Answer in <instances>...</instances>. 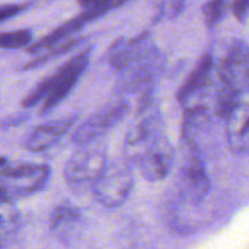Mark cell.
<instances>
[{
	"instance_id": "1",
	"label": "cell",
	"mask_w": 249,
	"mask_h": 249,
	"mask_svg": "<svg viewBox=\"0 0 249 249\" xmlns=\"http://www.w3.org/2000/svg\"><path fill=\"white\" fill-rule=\"evenodd\" d=\"M92 48H83L73 58L67 60L63 66L57 69L55 73L42 79L22 101L23 108H32L39 101H42L39 114L47 115L58 107V104L67 98V95L77 85L79 79L85 73Z\"/></svg>"
},
{
	"instance_id": "2",
	"label": "cell",
	"mask_w": 249,
	"mask_h": 249,
	"mask_svg": "<svg viewBox=\"0 0 249 249\" xmlns=\"http://www.w3.org/2000/svg\"><path fill=\"white\" fill-rule=\"evenodd\" d=\"M50 174V168L39 163L0 168V201L13 203L41 191Z\"/></svg>"
},
{
	"instance_id": "3",
	"label": "cell",
	"mask_w": 249,
	"mask_h": 249,
	"mask_svg": "<svg viewBox=\"0 0 249 249\" xmlns=\"http://www.w3.org/2000/svg\"><path fill=\"white\" fill-rule=\"evenodd\" d=\"M165 136V124L158 107L152 102L139 108V117L125 137V160L136 165L139 159Z\"/></svg>"
},
{
	"instance_id": "4",
	"label": "cell",
	"mask_w": 249,
	"mask_h": 249,
	"mask_svg": "<svg viewBox=\"0 0 249 249\" xmlns=\"http://www.w3.org/2000/svg\"><path fill=\"white\" fill-rule=\"evenodd\" d=\"M166 66V58L162 51L153 44L137 58H134L123 71L118 73L117 92L136 93L152 89L158 77Z\"/></svg>"
},
{
	"instance_id": "5",
	"label": "cell",
	"mask_w": 249,
	"mask_h": 249,
	"mask_svg": "<svg viewBox=\"0 0 249 249\" xmlns=\"http://www.w3.org/2000/svg\"><path fill=\"white\" fill-rule=\"evenodd\" d=\"M134 188V175L131 163L127 160H115L107 163L102 174L93 184L95 198L108 209L123 206Z\"/></svg>"
},
{
	"instance_id": "6",
	"label": "cell",
	"mask_w": 249,
	"mask_h": 249,
	"mask_svg": "<svg viewBox=\"0 0 249 249\" xmlns=\"http://www.w3.org/2000/svg\"><path fill=\"white\" fill-rule=\"evenodd\" d=\"M107 163L108 160L104 149L89 144L83 146V149L73 153L66 163L64 178L67 185L73 191L92 188Z\"/></svg>"
},
{
	"instance_id": "7",
	"label": "cell",
	"mask_w": 249,
	"mask_h": 249,
	"mask_svg": "<svg viewBox=\"0 0 249 249\" xmlns=\"http://www.w3.org/2000/svg\"><path fill=\"white\" fill-rule=\"evenodd\" d=\"M128 111L130 105L127 101H117L114 104L105 105L76 128L73 134V143L86 146L96 142L109 130H112L128 114Z\"/></svg>"
},
{
	"instance_id": "8",
	"label": "cell",
	"mask_w": 249,
	"mask_h": 249,
	"mask_svg": "<svg viewBox=\"0 0 249 249\" xmlns=\"http://www.w3.org/2000/svg\"><path fill=\"white\" fill-rule=\"evenodd\" d=\"M191 153L185 159L179 177H178V187L181 196L193 203V204H200L204 201L210 191V179L206 172L203 159L200 156V152L197 147L188 146Z\"/></svg>"
},
{
	"instance_id": "9",
	"label": "cell",
	"mask_w": 249,
	"mask_h": 249,
	"mask_svg": "<svg viewBox=\"0 0 249 249\" xmlns=\"http://www.w3.org/2000/svg\"><path fill=\"white\" fill-rule=\"evenodd\" d=\"M143 178L150 182L162 181L168 177L174 165V147L165 136L155 143L136 163Z\"/></svg>"
},
{
	"instance_id": "10",
	"label": "cell",
	"mask_w": 249,
	"mask_h": 249,
	"mask_svg": "<svg viewBox=\"0 0 249 249\" xmlns=\"http://www.w3.org/2000/svg\"><path fill=\"white\" fill-rule=\"evenodd\" d=\"M109 10L104 6H95V7H89V9H83V12L74 18H71L70 20L61 23L60 26H57L55 29H53L50 34H47L44 38H41L39 41L34 42L31 47H26V51L29 53H38L41 50H47L55 44H60L63 41H66L70 35L79 32L85 25H88L89 22L101 18L102 15L108 13Z\"/></svg>"
},
{
	"instance_id": "11",
	"label": "cell",
	"mask_w": 249,
	"mask_h": 249,
	"mask_svg": "<svg viewBox=\"0 0 249 249\" xmlns=\"http://www.w3.org/2000/svg\"><path fill=\"white\" fill-rule=\"evenodd\" d=\"M226 140L231 150L236 155H247L249 149V108L244 99L226 118Z\"/></svg>"
},
{
	"instance_id": "12",
	"label": "cell",
	"mask_w": 249,
	"mask_h": 249,
	"mask_svg": "<svg viewBox=\"0 0 249 249\" xmlns=\"http://www.w3.org/2000/svg\"><path fill=\"white\" fill-rule=\"evenodd\" d=\"M74 123H76L74 115L45 123V124L36 127L28 136V139L25 142V147L29 152H35V153L44 152V150L53 147L61 137H64L70 131V128L74 125Z\"/></svg>"
},
{
	"instance_id": "13",
	"label": "cell",
	"mask_w": 249,
	"mask_h": 249,
	"mask_svg": "<svg viewBox=\"0 0 249 249\" xmlns=\"http://www.w3.org/2000/svg\"><path fill=\"white\" fill-rule=\"evenodd\" d=\"M213 66H214V58L210 53H207L200 58L194 70L188 74V77L185 79V82L177 92V99L184 107H187L193 101V98L198 95L201 89L206 88L207 82L210 80Z\"/></svg>"
},
{
	"instance_id": "14",
	"label": "cell",
	"mask_w": 249,
	"mask_h": 249,
	"mask_svg": "<svg viewBox=\"0 0 249 249\" xmlns=\"http://www.w3.org/2000/svg\"><path fill=\"white\" fill-rule=\"evenodd\" d=\"M82 223V213L77 207L61 203L50 214V231L60 239H67L74 235Z\"/></svg>"
},
{
	"instance_id": "15",
	"label": "cell",
	"mask_w": 249,
	"mask_h": 249,
	"mask_svg": "<svg viewBox=\"0 0 249 249\" xmlns=\"http://www.w3.org/2000/svg\"><path fill=\"white\" fill-rule=\"evenodd\" d=\"M22 225L20 212L12 203L0 201V244L13 238Z\"/></svg>"
},
{
	"instance_id": "16",
	"label": "cell",
	"mask_w": 249,
	"mask_h": 249,
	"mask_svg": "<svg viewBox=\"0 0 249 249\" xmlns=\"http://www.w3.org/2000/svg\"><path fill=\"white\" fill-rule=\"evenodd\" d=\"M80 42H83V38L66 39V41H63L61 44H55V45H53V47L47 48V53H44L42 55H39V57L34 58V60H32V61H29V63H26V64L23 66V70L39 67V66L45 64L48 60H51V58H55V57H58V55L66 54V53H67V51H70L71 48L77 47Z\"/></svg>"
},
{
	"instance_id": "17",
	"label": "cell",
	"mask_w": 249,
	"mask_h": 249,
	"mask_svg": "<svg viewBox=\"0 0 249 249\" xmlns=\"http://www.w3.org/2000/svg\"><path fill=\"white\" fill-rule=\"evenodd\" d=\"M32 41V32L29 29H16L0 32V48L13 50L28 47Z\"/></svg>"
},
{
	"instance_id": "18",
	"label": "cell",
	"mask_w": 249,
	"mask_h": 249,
	"mask_svg": "<svg viewBox=\"0 0 249 249\" xmlns=\"http://www.w3.org/2000/svg\"><path fill=\"white\" fill-rule=\"evenodd\" d=\"M228 9V0H209L203 6V16L209 28H214L223 19Z\"/></svg>"
},
{
	"instance_id": "19",
	"label": "cell",
	"mask_w": 249,
	"mask_h": 249,
	"mask_svg": "<svg viewBox=\"0 0 249 249\" xmlns=\"http://www.w3.org/2000/svg\"><path fill=\"white\" fill-rule=\"evenodd\" d=\"M185 3H187V0H168V1L160 3L159 9L153 18V22H159L163 18H168V19L177 18L184 10Z\"/></svg>"
},
{
	"instance_id": "20",
	"label": "cell",
	"mask_w": 249,
	"mask_h": 249,
	"mask_svg": "<svg viewBox=\"0 0 249 249\" xmlns=\"http://www.w3.org/2000/svg\"><path fill=\"white\" fill-rule=\"evenodd\" d=\"M29 7L28 3H10V4H0V23L9 20L20 13H23Z\"/></svg>"
},
{
	"instance_id": "21",
	"label": "cell",
	"mask_w": 249,
	"mask_h": 249,
	"mask_svg": "<svg viewBox=\"0 0 249 249\" xmlns=\"http://www.w3.org/2000/svg\"><path fill=\"white\" fill-rule=\"evenodd\" d=\"M248 4L249 0H235L232 4V12L236 16V19L241 23L247 22V15H248Z\"/></svg>"
},
{
	"instance_id": "22",
	"label": "cell",
	"mask_w": 249,
	"mask_h": 249,
	"mask_svg": "<svg viewBox=\"0 0 249 249\" xmlns=\"http://www.w3.org/2000/svg\"><path fill=\"white\" fill-rule=\"evenodd\" d=\"M29 118V114L28 112H23V114H16V115H10L7 117L6 120L0 121V127L1 128H10V127H16V125H20L23 124L26 120Z\"/></svg>"
},
{
	"instance_id": "23",
	"label": "cell",
	"mask_w": 249,
	"mask_h": 249,
	"mask_svg": "<svg viewBox=\"0 0 249 249\" xmlns=\"http://www.w3.org/2000/svg\"><path fill=\"white\" fill-rule=\"evenodd\" d=\"M77 1L83 9H89V7H95V6H104L108 10H112L109 0H77Z\"/></svg>"
},
{
	"instance_id": "24",
	"label": "cell",
	"mask_w": 249,
	"mask_h": 249,
	"mask_svg": "<svg viewBox=\"0 0 249 249\" xmlns=\"http://www.w3.org/2000/svg\"><path fill=\"white\" fill-rule=\"evenodd\" d=\"M128 1L130 0H111V6H112V9H115V7H120V6H123V4H125Z\"/></svg>"
},
{
	"instance_id": "25",
	"label": "cell",
	"mask_w": 249,
	"mask_h": 249,
	"mask_svg": "<svg viewBox=\"0 0 249 249\" xmlns=\"http://www.w3.org/2000/svg\"><path fill=\"white\" fill-rule=\"evenodd\" d=\"M6 162H7V159L4 156H0V168H3L6 165Z\"/></svg>"
},
{
	"instance_id": "26",
	"label": "cell",
	"mask_w": 249,
	"mask_h": 249,
	"mask_svg": "<svg viewBox=\"0 0 249 249\" xmlns=\"http://www.w3.org/2000/svg\"><path fill=\"white\" fill-rule=\"evenodd\" d=\"M0 249H3V245H1V244H0Z\"/></svg>"
}]
</instances>
